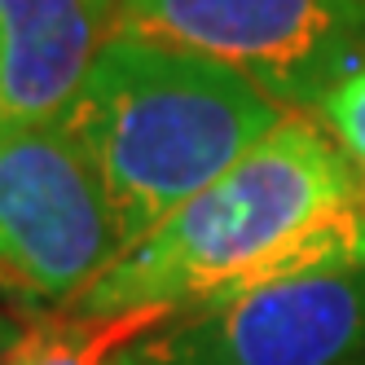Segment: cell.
<instances>
[{"mask_svg":"<svg viewBox=\"0 0 365 365\" xmlns=\"http://www.w3.org/2000/svg\"><path fill=\"white\" fill-rule=\"evenodd\" d=\"M352 264H365V176L308 110H291L172 220L128 247L66 317H185Z\"/></svg>","mask_w":365,"mask_h":365,"instance_id":"6da1fadb","label":"cell"},{"mask_svg":"<svg viewBox=\"0 0 365 365\" xmlns=\"http://www.w3.org/2000/svg\"><path fill=\"white\" fill-rule=\"evenodd\" d=\"M291 115L229 71L168 40L110 31L58 115L106 198L123 251Z\"/></svg>","mask_w":365,"mask_h":365,"instance_id":"7a4b0ae2","label":"cell"},{"mask_svg":"<svg viewBox=\"0 0 365 365\" xmlns=\"http://www.w3.org/2000/svg\"><path fill=\"white\" fill-rule=\"evenodd\" d=\"M119 255L115 216L62 119L0 123V295L71 312Z\"/></svg>","mask_w":365,"mask_h":365,"instance_id":"3957f363","label":"cell"},{"mask_svg":"<svg viewBox=\"0 0 365 365\" xmlns=\"http://www.w3.org/2000/svg\"><path fill=\"white\" fill-rule=\"evenodd\" d=\"M115 31L225 62L282 110H317L365 62V0H115Z\"/></svg>","mask_w":365,"mask_h":365,"instance_id":"277c9868","label":"cell"},{"mask_svg":"<svg viewBox=\"0 0 365 365\" xmlns=\"http://www.w3.org/2000/svg\"><path fill=\"white\" fill-rule=\"evenodd\" d=\"M141 352L154 365H365V264L172 317Z\"/></svg>","mask_w":365,"mask_h":365,"instance_id":"5b68a950","label":"cell"},{"mask_svg":"<svg viewBox=\"0 0 365 365\" xmlns=\"http://www.w3.org/2000/svg\"><path fill=\"white\" fill-rule=\"evenodd\" d=\"M110 31L115 0H0V123L58 119Z\"/></svg>","mask_w":365,"mask_h":365,"instance_id":"8992f818","label":"cell"},{"mask_svg":"<svg viewBox=\"0 0 365 365\" xmlns=\"http://www.w3.org/2000/svg\"><path fill=\"white\" fill-rule=\"evenodd\" d=\"M115 322H44L27 339H18L9 356H0V365H106L110 356H101L106 348V330Z\"/></svg>","mask_w":365,"mask_h":365,"instance_id":"52a82bcc","label":"cell"},{"mask_svg":"<svg viewBox=\"0 0 365 365\" xmlns=\"http://www.w3.org/2000/svg\"><path fill=\"white\" fill-rule=\"evenodd\" d=\"M317 123L344 145V154L361 168L365 176V62L348 75L344 84H334L322 101H317Z\"/></svg>","mask_w":365,"mask_h":365,"instance_id":"ba28073f","label":"cell"},{"mask_svg":"<svg viewBox=\"0 0 365 365\" xmlns=\"http://www.w3.org/2000/svg\"><path fill=\"white\" fill-rule=\"evenodd\" d=\"M106 365H154V361H150V356L141 352V344H137V348H119Z\"/></svg>","mask_w":365,"mask_h":365,"instance_id":"9c48e42d","label":"cell"}]
</instances>
